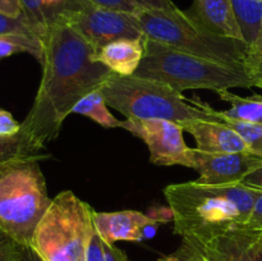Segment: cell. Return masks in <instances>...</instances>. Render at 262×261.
<instances>
[{"instance_id":"6","label":"cell","mask_w":262,"mask_h":261,"mask_svg":"<svg viewBox=\"0 0 262 261\" xmlns=\"http://www.w3.org/2000/svg\"><path fill=\"white\" fill-rule=\"evenodd\" d=\"M38 161L28 159L0 168V228L23 246H31L53 201Z\"/></svg>"},{"instance_id":"14","label":"cell","mask_w":262,"mask_h":261,"mask_svg":"<svg viewBox=\"0 0 262 261\" xmlns=\"http://www.w3.org/2000/svg\"><path fill=\"white\" fill-rule=\"evenodd\" d=\"M187 14L205 30L225 37L243 40L230 0H193Z\"/></svg>"},{"instance_id":"1","label":"cell","mask_w":262,"mask_h":261,"mask_svg":"<svg viewBox=\"0 0 262 261\" xmlns=\"http://www.w3.org/2000/svg\"><path fill=\"white\" fill-rule=\"evenodd\" d=\"M97 50L68 23L58 19L43 37L42 77L19 135L36 153L58 137L74 106L100 90L114 72L96 59Z\"/></svg>"},{"instance_id":"2","label":"cell","mask_w":262,"mask_h":261,"mask_svg":"<svg viewBox=\"0 0 262 261\" xmlns=\"http://www.w3.org/2000/svg\"><path fill=\"white\" fill-rule=\"evenodd\" d=\"M163 192L173 212L174 234L192 240L243 228L260 194V189L243 183L214 186L197 181L169 184Z\"/></svg>"},{"instance_id":"12","label":"cell","mask_w":262,"mask_h":261,"mask_svg":"<svg viewBox=\"0 0 262 261\" xmlns=\"http://www.w3.org/2000/svg\"><path fill=\"white\" fill-rule=\"evenodd\" d=\"M260 232L234 228L210 240L193 241L210 261H256L255 245Z\"/></svg>"},{"instance_id":"27","label":"cell","mask_w":262,"mask_h":261,"mask_svg":"<svg viewBox=\"0 0 262 261\" xmlns=\"http://www.w3.org/2000/svg\"><path fill=\"white\" fill-rule=\"evenodd\" d=\"M69 0H40L41 7H42L43 13H45V17L48 19L49 28L54 25L55 22H58L59 17L63 13L64 8L67 7Z\"/></svg>"},{"instance_id":"20","label":"cell","mask_w":262,"mask_h":261,"mask_svg":"<svg viewBox=\"0 0 262 261\" xmlns=\"http://www.w3.org/2000/svg\"><path fill=\"white\" fill-rule=\"evenodd\" d=\"M48 158H50L49 154L33 151L19 133L14 137L0 138V168L28 159L42 160Z\"/></svg>"},{"instance_id":"21","label":"cell","mask_w":262,"mask_h":261,"mask_svg":"<svg viewBox=\"0 0 262 261\" xmlns=\"http://www.w3.org/2000/svg\"><path fill=\"white\" fill-rule=\"evenodd\" d=\"M223 122L227 123L242 136V138L248 145L251 154L262 158V125L233 119H223Z\"/></svg>"},{"instance_id":"18","label":"cell","mask_w":262,"mask_h":261,"mask_svg":"<svg viewBox=\"0 0 262 261\" xmlns=\"http://www.w3.org/2000/svg\"><path fill=\"white\" fill-rule=\"evenodd\" d=\"M109 105L105 101L104 96H102L101 91L96 90V91L91 92L87 95L86 97L81 100L78 104L74 106L73 112L76 114L84 115L94 120L95 123L100 124L104 128H118L122 127V120L115 118L112 113L107 109Z\"/></svg>"},{"instance_id":"35","label":"cell","mask_w":262,"mask_h":261,"mask_svg":"<svg viewBox=\"0 0 262 261\" xmlns=\"http://www.w3.org/2000/svg\"><path fill=\"white\" fill-rule=\"evenodd\" d=\"M17 261H43L32 246H22Z\"/></svg>"},{"instance_id":"31","label":"cell","mask_w":262,"mask_h":261,"mask_svg":"<svg viewBox=\"0 0 262 261\" xmlns=\"http://www.w3.org/2000/svg\"><path fill=\"white\" fill-rule=\"evenodd\" d=\"M87 261H105L102 241L96 232L90 242L89 251H87Z\"/></svg>"},{"instance_id":"37","label":"cell","mask_w":262,"mask_h":261,"mask_svg":"<svg viewBox=\"0 0 262 261\" xmlns=\"http://www.w3.org/2000/svg\"><path fill=\"white\" fill-rule=\"evenodd\" d=\"M255 257H256V261H262V233L258 234L257 240H256Z\"/></svg>"},{"instance_id":"22","label":"cell","mask_w":262,"mask_h":261,"mask_svg":"<svg viewBox=\"0 0 262 261\" xmlns=\"http://www.w3.org/2000/svg\"><path fill=\"white\" fill-rule=\"evenodd\" d=\"M20 4H22L23 17L27 19V22L32 26L33 30L43 40L49 31V23L42 7H41L40 0H20Z\"/></svg>"},{"instance_id":"23","label":"cell","mask_w":262,"mask_h":261,"mask_svg":"<svg viewBox=\"0 0 262 261\" xmlns=\"http://www.w3.org/2000/svg\"><path fill=\"white\" fill-rule=\"evenodd\" d=\"M159 261H210L206 253L188 238H182V245L170 255L163 256Z\"/></svg>"},{"instance_id":"15","label":"cell","mask_w":262,"mask_h":261,"mask_svg":"<svg viewBox=\"0 0 262 261\" xmlns=\"http://www.w3.org/2000/svg\"><path fill=\"white\" fill-rule=\"evenodd\" d=\"M145 56V36L122 38L100 49L96 59L120 76H133Z\"/></svg>"},{"instance_id":"10","label":"cell","mask_w":262,"mask_h":261,"mask_svg":"<svg viewBox=\"0 0 262 261\" xmlns=\"http://www.w3.org/2000/svg\"><path fill=\"white\" fill-rule=\"evenodd\" d=\"M191 168L199 171L197 182L214 186L243 183L253 171L262 168V158L250 153H206L189 150Z\"/></svg>"},{"instance_id":"24","label":"cell","mask_w":262,"mask_h":261,"mask_svg":"<svg viewBox=\"0 0 262 261\" xmlns=\"http://www.w3.org/2000/svg\"><path fill=\"white\" fill-rule=\"evenodd\" d=\"M4 35H25L40 37V35L33 30L32 26L27 22L25 17H12V15L0 12V36Z\"/></svg>"},{"instance_id":"4","label":"cell","mask_w":262,"mask_h":261,"mask_svg":"<svg viewBox=\"0 0 262 261\" xmlns=\"http://www.w3.org/2000/svg\"><path fill=\"white\" fill-rule=\"evenodd\" d=\"M135 76L155 79L176 91L210 90L217 92L234 87H255L246 67H233L158 42L145 36V56Z\"/></svg>"},{"instance_id":"38","label":"cell","mask_w":262,"mask_h":261,"mask_svg":"<svg viewBox=\"0 0 262 261\" xmlns=\"http://www.w3.org/2000/svg\"><path fill=\"white\" fill-rule=\"evenodd\" d=\"M253 81H255V87H258V89L262 90V76L256 77Z\"/></svg>"},{"instance_id":"32","label":"cell","mask_w":262,"mask_h":261,"mask_svg":"<svg viewBox=\"0 0 262 261\" xmlns=\"http://www.w3.org/2000/svg\"><path fill=\"white\" fill-rule=\"evenodd\" d=\"M138 9H174L177 5L171 0H132Z\"/></svg>"},{"instance_id":"11","label":"cell","mask_w":262,"mask_h":261,"mask_svg":"<svg viewBox=\"0 0 262 261\" xmlns=\"http://www.w3.org/2000/svg\"><path fill=\"white\" fill-rule=\"evenodd\" d=\"M95 232L104 242L114 245L118 241L140 242L155 234L159 223L148 214L137 210L96 212L92 215Z\"/></svg>"},{"instance_id":"34","label":"cell","mask_w":262,"mask_h":261,"mask_svg":"<svg viewBox=\"0 0 262 261\" xmlns=\"http://www.w3.org/2000/svg\"><path fill=\"white\" fill-rule=\"evenodd\" d=\"M0 12L12 17H23L20 0H0Z\"/></svg>"},{"instance_id":"30","label":"cell","mask_w":262,"mask_h":261,"mask_svg":"<svg viewBox=\"0 0 262 261\" xmlns=\"http://www.w3.org/2000/svg\"><path fill=\"white\" fill-rule=\"evenodd\" d=\"M243 228L262 233V191H260V194H258L257 200H256L255 207H253L250 220H248V223Z\"/></svg>"},{"instance_id":"9","label":"cell","mask_w":262,"mask_h":261,"mask_svg":"<svg viewBox=\"0 0 262 261\" xmlns=\"http://www.w3.org/2000/svg\"><path fill=\"white\" fill-rule=\"evenodd\" d=\"M141 138L150 151V161L155 165H182L191 168L189 150L178 123L164 119H125L122 127Z\"/></svg>"},{"instance_id":"25","label":"cell","mask_w":262,"mask_h":261,"mask_svg":"<svg viewBox=\"0 0 262 261\" xmlns=\"http://www.w3.org/2000/svg\"><path fill=\"white\" fill-rule=\"evenodd\" d=\"M246 68H247L252 79L262 76V28L256 40L248 45L247 56H246Z\"/></svg>"},{"instance_id":"8","label":"cell","mask_w":262,"mask_h":261,"mask_svg":"<svg viewBox=\"0 0 262 261\" xmlns=\"http://www.w3.org/2000/svg\"><path fill=\"white\" fill-rule=\"evenodd\" d=\"M59 19L68 23L97 51L117 40L143 36L132 13L99 7L90 0H69Z\"/></svg>"},{"instance_id":"7","label":"cell","mask_w":262,"mask_h":261,"mask_svg":"<svg viewBox=\"0 0 262 261\" xmlns=\"http://www.w3.org/2000/svg\"><path fill=\"white\" fill-rule=\"evenodd\" d=\"M94 211L72 191L60 192L38 223L31 246L43 261H87Z\"/></svg>"},{"instance_id":"28","label":"cell","mask_w":262,"mask_h":261,"mask_svg":"<svg viewBox=\"0 0 262 261\" xmlns=\"http://www.w3.org/2000/svg\"><path fill=\"white\" fill-rule=\"evenodd\" d=\"M19 130L20 123H18L9 112L0 109V138L14 137Z\"/></svg>"},{"instance_id":"29","label":"cell","mask_w":262,"mask_h":261,"mask_svg":"<svg viewBox=\"0 0 262 261\" xmlns=\"http://www.w3.org/2000/svg\"><path fill=\"white\" fill-rule=\"evenodd\" d=\"M99 7L107 8V9L118 10L124 13H135L138 8L132 3V0H90Z\"/></svg>"},{"instance_id":"36","label":"cell","mask_w":262,"mask_h":261,"mask_svg":"<svg viewBox=\"0 0 262 261\" xmlns=\"http://www.w3.org/2000/svg\"><path fill=\"white\" fill-rule=\"evenodd\" d=\"M243 184L251 187V188H256L262 191V168L253 171L252 174H250V176L243 181Z\"/></svg>"},{"instance_id":"19","label":"cell","mask_w":262,"mask_h":261,"mask_svg":"<svg viewBox=\"0 0 262 261\" xmlns=\"http://www.w3.org/2000/svg\"><path fill=\"white\" fill-rule=\"evenodd\" d=\"M18 53H27L41 64L43 59V40L38 36H0V61Z\"/></svg>"},{"instance_id":"17","label":"cell","mask_w":262,"mask_h":261,"mask_svg":"<svg viewBox=\"0 0 262 261\" xmlns=\"http://www.w3.org/2000/svg\"><path fill=\"white\" fill-rule=\"evenodd\" d=\"M242 32L243 40L250 45L262 28V0H230Z\"/></svg>"},{"instance_id":"16","label":"cell","mask_w":262,"mask_h":261,"mask_svg":"<svg viewBox=\"0 0 262 261\" xmlns=\"http://www.w3.org/2000/svg\"><path fill=\"white\" fill-rule=\"evenodd\" d=\"M217 95L220 99L230 104L228 110H217V115L222 119H233L262 125V95L242 97L233 94L229 90L217 92Z\"/></svg>"},{"instance_id":"33","label":"cell","mask_w":262,"mask_h":261,"mask_svg":"<svg viewBox=\"0 0 262 261\" xmlns=\"http://www.w3.org/2000/svg\"><path fill=\"white\" fill-rule=\"evenodd\" d=\"M102 248H104L105 261H129L124 251L115 247L114 245H110V243L102 241Z\"/></svg>"},{"instance_id":"26","label":"cell","mask_w":262,"mask_h":261,"mask_svg":"<svg viewBox=\"0 0 262 261\" xmlns=\"http://www.w3.org/2000/svg\"><path fill=\"white\" fill-rule=\"evenodd\" d=\"M22 246L0 228V261H17Z\"/></svg>"},{"instance_id":"3","label":"cell","mask_w":262,"mask_h":261,"mask_svg":"<svg viewBox=\"0 0 262 261\" xmlns=\"http://www.w3.org/2000/svg\"><path fill=\"white\" fill-rule=\"evenodd\" d=\"M100 91L106 104L127 119H164L179 125L199 119L223 122L217 110L199 97L188 100L163 82L135 74L113 73Z\"/></svg>"},{"instance_id":"5","label":"cell","mask_w":262,"mask_h":261,"mask_svg":"<svg viewBox=\"0 0 262 261\" xmlns=\"http://www.w3.org/2000/svg\"><path fill=\"white\" fill-rule=\"evenodd\" d=\"M132 18L143 36L169 48L228 66L246 67L248 44L245 40L210 32L179 8L138 9Z\"/></svg>"},{"instance_id":"13","label":"cell","mask_w":262,"mask_h":261,"mask_svg":"<svg viewBox=\"0 0 262 261\" xmlns=\"http://www.w3.org/2000/svg\"><path fill=\"white\" fill-rule=\"evenodd\" d=\"M181 127L194 138L197 148L206 153H250L242 136L224 122L189 120Z\"/></svg>"}]
</instances>
